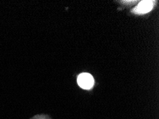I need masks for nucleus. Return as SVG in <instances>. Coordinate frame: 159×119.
Returning a JSON list of instances; mask_svg holds the SVG:
<instances>
[{
	"label": "nucleus",
	"mask_w": 159,
	"mask_h": 119,
	"mask_svg": "<svg viewBox=\"0 0 159 119\" xmlns=\"http://www.w3.org/2000/svg\"><path fill=\"white\" fill-rule=\"evenodd\" d=\"M77 82L81 88L84 89H89L93 86L94 80L91 74L87 73H83L80 74L77 79Z\"/></svg>",
	"instance_id": "f257e3e1"
},
{
	"label": "nucleus",
	"mask_w": 159,
	"mask_h": 119,
	"mask_svg": "<svg viewBox=\"0 0 159 119\" xmlns=\"http://www.w3.org/2000/svg\"><path fill=\"white\" fill-rule=\"evenodd\" d=\"M153 6V2L152 1H142L134 9V12L139 14L148 13V12H149L152 9Z\"/></svg>",
	"instance_id": "f03ea898"
}]
</instances>
